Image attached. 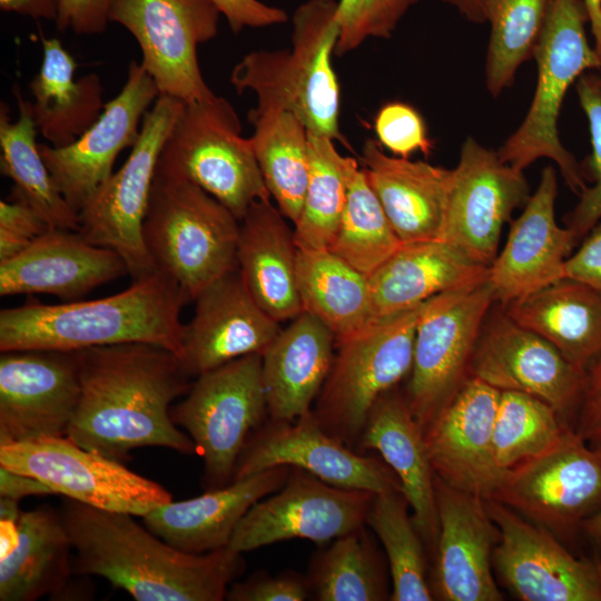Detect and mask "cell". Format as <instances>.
Instances as JSON below:
<instances>
[{
	"label": "cell",
	"instance_id": "cb8c5ba5",
	"mask_svg": "<svg viewBox=\"0 0 601 601\" xmlns=\"http://www.w3.org/2000/svg\"><path fill=\"white\" fill-rule=\"evenodd\" d=\"M184 325L180 361L189 377L267 349L280 331L249 293L239 269L205 287Z\"/></svg>",
	"mask_w": 601,
	"mask_h": 601
},
{
	"label": "cell",
	"instance_id": "7bdbcfd3",
	"mask_svg": "<svg viewBox=\"0 0 601 601\" xmlns=\"http://www.w3.org/2000/svg\"><path fill=\"white\" fill-rule=\"evenodd\" d=\"M308 148L309 177L294 237L298 249H327L346 203L349 157L338 152L334 140L309 131Z\"/></svg>",
	"mask_w": 601,
	"mask_h": 601
},
{
	"label": "cell",
	"instance_id": "30bf717a",
	"mask_svg": "<svg viewBox=\"0 0 601 601\" xmlns=\"http://www.w3.org/2000/svg\"><path fill=\"white\" fill-rule=\"evenodd\" d=\"M494 302L486 279L422 303L405 397L424 432L470 377L471 358Z\"/></svg>",
	"mask_w": 601,
	"mask_h": 601
},
{
	"label": "cell",
	"instance_id": "f35d334b",
	"mask_svg": "<svg viewBox=\"0 0 601 601\" xmlns=\"http://www.w3.org/2000/svg\"><path fill=\"white\" fill-rule=\"evenodd\" d=\"M306 577L312 597L318 601L391 599L388 563L366 525L316 551Z\"/></svg>",
	"mask_w": 601,
	"mask_h": 601
},
{
	"label": "cell",
	"instance_id": "f907efd6",
	"mask_svg": "<svg viewBox=\"0 0 601 601\" xmlns=\"http://www.w3.org/2000/svg\"><path fill=\"white\" fill-rule=\"evenodd\" d=\"M578 434L590 445L601 449V354L585 370L580 400Z\"/></svg>",
	"mask_w": 601,
	"mask_h": 601
},
{
	"label": "cell",
	"instance_id": "8d00e7d4",
	"mask_svg": "<svg viewBox=\"0 0 601 601\" xmlns=\"http://www.w3.org/2000/svg\"><path fill=\"white\" fill-rule=\"evenodd\" d=\"M297 289L303 312L323 322L336 344L372 322L368 276L328 249H298Z\"/></svg>",
	"mask_w": 601,
	"mask_h": 601
},
{
	"label": "cell",
	"instance_id": "44dd1931",
	"mask_svg": "<svg viewBox=\"0 0 601 601\" xmlns=\"http://www.w3.org/2000/svg\"><path fill=\"white\" fill-rule=\"evenodd\" d=\"M470 377L502 391L534 396L564 415L581 400L585 370L505 311L485 321L471 358Z\"/></svg>",
	"mask_w": 601,
	"mask_h": 601
},
{
	"label": "cell",
	"instance_id": "836d02e7",
	"mask_svg": "<svg viewBox=\"0 0 601 601\" xmlns=\"http://www.w3.org/2000/svg\"><path fill=\"white\" fill-rule=\"evenodd\" d=\"M505 313L587 370L601 354V295L569 277L505 305Z\"/></svg>",
	"mask_w": 601,
	"mask_h": 601
},
{
	"label": "cell",
	"instance_id": "ac0fdd59",
	"mask_svg": "<svg viewBox=\"0 0 601 601\" xmlns=\"http://www.w3.org/2000/svg\"><path fill=\"white\" fill-rule=\"evenodd\" d=\"M279 465L298 467L339 487L402 491L398 477L383 460L356 452L327 434L313 411L292 422L267 418L248 437L233 481Z\"/></svg>",
	"mask_w": 601,
	"mask_h": 601
},
{
	"label": "cell",
	"instance_id": "9a60e30c",
	"mask_svg": "<svg viewBox=\"0 0 601 601\" xmlns=\"http://www.w3.org/2000/svg\"><path fill=\"white\" fill-rule=\"evenodd\" d=\"M374 495L328 484L290 466L284 485L247 511L228 546L245 553L290 539L324 544L366 525Z\"/></svg>",
	"mask_w": 601,
	"mask_h": 601
},
{
	"label": "cell",
	"instance_id": "f6af8a7d",
	"mask_svg": "<svg viewBox=\"0 0 601 601\" xmlns=\"http://www.w3.org/2000/svg\"><path fill=\"white\" fill-rule=\"evenodd\" d=\"M580 106L588 119L591 155L582 170L592 181L579 195V201L566 218V227L578 238L585 236L601 219V76L584 72L574 83Z\"/></svg>",
	"mask_w": 601,
	"mask_h": 601
},
{
	"label": "cell",
	"instance_id": "9f6ffc18",
	"mask_svg": "<svg viewBox=\"0 0 601 601\" xmlns=\"http://www.w3.org/2000/svg\"><path fill=\"white\" fill-rule=\"evenodd\" d=\"M0 9L4 12L30 17L35 20L56 21L59 0H0Z\"/></svg>",
	"mask_w": 601,
	"mask_h": 601
},
{
	"label": "cell",
	"instance_id": "8fae6325",
	"mask_svg": "<svg viewBox=\"0 0 601 601\" xmlns=\"http://www.w3.org/2000/svg\"><path fill=\"white\" fill-rule=\"evenodd\" d=\"M183 106L169 96L157 98L125 164L79 211L78 231L89 243L116 250L134 282L157 272L142 224L161 148Z\"/></svg>",
	"mask_w": 601,
	"mask_h": 601
},
{
	"label": "cell",
	"instance_id": "7a4b0ae2",
	"mask_svg": "<svg viewBox=\"0 0 601 601\" xmlns=\"http://www.w3.org/2000/svg\"><path fill=\"white\" fill-rule=\"evenodd\" d=\"M59 511L76 551L73 572L102 577L137 601H223L246 569L229 546L187 553L128 513L69 497Z\"/></svg>",
	"mask_w": 601,
	"mask_h": 601
},
{
	"label": "cell",
	"instance_id": "11a10c76",
	"mask_svg": "<svg viewBox=\"0 0 601 601\" xmlns=\"http://www.w3.org/2000/svg\"><path fill=\"white\" fill-rule=\"evenodd\" d=\"M53 494L39 480L0 466V495L19 501L27 495Z\"/></svg>",
	"mask_w": 601,
	"mask_h": 601
},
{
	"label": "cell",
	"instance_id": "5b68a950",
	"mask_svg": "<svg viewBox=\"0 0 601 601\" xmlns=\"http://www.w3.org/2000/svg\"><path fill=\"white\" fill-rule=\"evenodd\" d=\"M142 236L157 270L171 278L188 302L238 268L239 220L189 181L155 176Z\"/></svg>",
	"mask_w": 601,
	"mask_h": 601
},
{
	"label": "cell",
	"instance_id": "db71d44e",
	"mask_svg": "<svg viewBox=\"0 0 601 601\" xmlns=\"http://www.w3.org/2000/svg\"><path fill=\"white\" fill-rule=\"evenodd\" d=\"M51 228L28 205L14 200L0 201V235L31 244Z\"/></svg>",
	"mask_w": 601,
	"mask_h": 601
},
{
	"label": "cell",
	"instance_id": "816d5d0a",
	"mask_svg": "<svg viewBox=\"0 0 601 601\" xmlns=\"http://www.w3.org/2000/svg\"><path fill=\"white\" fill-rule=\"evenodd\" d=\"M234 33L245 28H265L287 21L285 10L259 0H213Z\"/></svg>",
	"mask_w": 601,
	"mask_h": 601
},
{
	"label": "cell",
	"instance_id": "74e56055",
	"mask_svg": "<svg viewBox=\"0 0 601 601\" xmlns=\"http://www.w3.org/2000/svg\"><path fill=\"white\" fill-rule=\"evenodd\" d=\"M249 138L270 198L295 224L300 215L309 177L308 130L292 112L250 110Z\"/></svg>",
	"mask_w": 601,
	"mask_h": 601
},
{
	"label": "cell",
	"instance_id": "d6986e66",
	"mask_svg": "<svg viewBox=\"0 0 601 601\" xmlns=\"http://www.w3.org/2000/svg\"><path fill=\"white\" fill-rule=\"evenodd\" d=\"M80 395L76 351L1 352L0 445L67 436Z\"/></svg>",
	"mask_w": 601,
	"mask_h": 601
},
{
	"label": "cell",
	"instance_id": "ba28073f",
	"mask_svg": "<svg viewBox=\"0 0 601 601\" xmlns=\"http://www.w3.org/2000/svg\"><path fill=\"white\" fill-rule=\"evenodd\" d=\"M421 305L373 321L336 344L312 411L327 434L356 452L375 402L411 372Z\"/></svg>",
	"mask_w": 601,
	"mask_h": 601
},
{
	"label": "cell",
	"instance_id": "ee69618b",
	"mask_svg": "<svg viewBox=\"0 0 601 601\" xmlns=\"http://www.w3.org/2000/svg\"><path fill=\"white\" fill-rule=\"evenodd\" d=\"M548 403L525 393L500 392L493 454L502 471L551 447L568 427Z\"/></svg>",
	"mask_w": 601,
	"mask_h": 601
},
{
	"label": "cell",
	"instance_id": "4dcf8cb0",
	"mask_svg": "<svg viewBox=\"0 0 601 601\" xmlns=\"http://www.w3.org/2000/svg\"><path fill=\"white\" fill-rule=\"evenodd\" d=\"M335 336L303 312L280 329L262 355L268 418L295 421L312 411L333 364Z\"/></svg>",
	"mask_w": 601,
	"mask_h": 601
},
{
	"label": "cell",
	"instance_id": "603a6c76",
	"mask_svg": "<svg viewBox=\"0 0 601 601\" xmlns=\"http://www.w3.org/2000/svg\"><path fill=\"white\" fill-rule=\"evenodd\" d=\"M500 391L469 377L424 432L435 474L447 485L491 499L506 471L493 454Z\"/></svg>",
	"mask_w": 601,
	"mask_h": 601
},
{
	"label": "cell",
	"instance_id": "681fc988",
	"mask_svg": "<svg viewBox=\"0 0 601 601\" xmlns=\"http://www.w3.org/2000/svg\"><path fill=\"white\" fill-rule=\"evenodd\" d=\"M112 0H59L56 27L80 36L104 33L109 21Z\"/></svg>",
	"mask_w": 601,
	"mask_h": 601
},
{
	"label": "cell",
	"instance_id": "d590c367",
	"mask_svg": "<svg viewBox=\"0 0 601 601\" xmlns=\"http://www.w3.org/2000/svg\"><path fill=\"white\" fill-rule=\"evenodd\" d=\"M13 95L19 110L14 121L8 105H0V169L13 181L10 200L31 207L51 229L78 231L79 214L58 190L36 142L32 102L16 86Z\"/></svg>",
	"mask_w": 601,
	"mask_h": 601
},
{
	"label": "cell",
	"instance_id": "91938a15",
	"mask_svg": "<svg viewBox=\"0 0 601 601\" xmlns=\"http://www.w3.org/2000/svg\"><path fill=\"white\" fill-rule=\"evenodd\" d=\"M585 533L594 544L601 563V509L582 523Z\"/></svg>",
	"mask_w": 601,
	"mask_h": 601
},
{
	"label": "cell",
	"instance_id": "7402d4cb",
	"mask_svg": "<svg viewBox=\"0 0 601 601\" xmlns=\"http://www.w3.org/2000/svg\"><path fill=\"white\" fill-rule=\"evenodd\" d=\"M439 538L430 570L434 599L501 601L492 555L500 531L481 496L456 490L435 474Z\"/></svg>",
	"mask_w": 601,
	"mask_h": 601
},
{
	"label": "cell",
	"instance_id": "52a82bcc",
	"mask_svg": "<svg viewBox=\"0 0 601 601\" xmlns=\"http://www.w3.org/2000/svg\"><path fill=\"white\" fill-rule=\"evenodd\" d=\"M223 97L184 104L161 148L156 175L204 189L240 220L257 200L270 199L249 138Z\"/></svg>",
	"mask_w": 601,
	"mask_h": 601
},
{
	"label": "cell",
	"instance_id": "4fadbf2b",
	"mask_svg": "<svg viewBox=\"0 0 601 601\" xmlns=\"http://www.w3.org/2000/svg\"><path fill=\"white\" fill-rule=\"evenodd\" d=\"M0 466L32 476L53 493L97 509L144 516L173 501L157 482L67 436L0 445Z\"/></svg>",
	"mask_w": 601,
	"mask_h": 601
},
{
	"label": "cell",
	"instance_id": "bcb514c9",
	"mask_svg": "<svg viewBox=\"0 0 601 601\" xmlns=\"http://www.w3.org/2000/svg\"><path fill=\"white\" fill-rule=\"evenodd\" d=\"M418 0H338L336 56L356 50L368 38L390 39Z\"/></svg>",
	"mask_w": 601,
	"mask_h": 601
},
{
	"label": "cell",
	"instance_id": "ffe728a7",
	"mask_svg": "<svg viewBox=\"0 0 601 601\" xmlns=\"http://www.w3.org/2000/svg\"><path fill=\"white\" fill-rule=\"evenodd\" d=\"M159 90L140 62L128 66L126 82L96 120L72 144L39 145L40 155L61 195L79 214L112 175L118 155L136 144L142 120Z\"/></svg>",
	"mask_w": 601,
	"mask_h": 601
},
{
	"label": "cell",
	"instance_id": "6f0895ef",
	"mask_svg": "<svg viewBox=\"0 0 601 601\" xmlns=\"http://www.w3.org/2000/svg\"><path fill=\"white\" fill-rule=\"evenodd\" d=\"M457 10L467 21L473 23H484L485 17L480 0H441Z\"/></svg>",
	"mask_w": 601,
	"mask_h": 601
},
{
	"label": "cell",
	"instance_id": "8992f818",
	"mask_svg": "<svg viewBox=\"0 0 601 601\" xmlns=\"http://www.w3.org/2000/svg\"><path fill=\"white\" fill-rule=\"evenodd\" d=\"M583 0H553L533 58L538 80L530 108L518 129L497 150L500 158L524 171L540 158L558 165L566 186L577 195L587 187L582 166L562 145L558 120L569 88L601 60L590 45Z\"/></svg>",
	"mask_w": 601,
	"mask_h": 601
},
{
	"label": "cell",
	"instance_id": "277c9868",
	"mask_svg": "<svg viewBox=\"0 0 601 601\" xmlns=\"http://www.w3.org/2000/svg\"><path fill=\"white\" fill-rule=\"evenodd\" d=\"M338 1L308 0L293 14L290 50H255L235 65L229 81L257 96L256 111L294 114L312 134L346 144L339 131V87L332 56L339 35Z\"/></svg>",
	"mask_w": 601,
	"mask_h": 601
},
{
	"label": "cell",
	"instance_id": "60d3db41",
	"mask_svg": "<svg viewBox=\"0 0 601 601\" xmlns=\"http://www.w3.org/2000/svg\"><path fill=\"white\" fill-rule=\"evenodd\" d=\"M344 211L328 250L370 276L402 245L365 171L349 157Z\"/></svg>",
	"mask_w": 601,
	"mask_h": 601
},
{
	"label": "cell",
	"instance_id": "3957f363",
	"mask_svg": "<svg viewBox=\"0 0 601 601\" xmlns=\"http://www.w3.org/2000/svg\"><path fill=\"white\" fill-rule=\"evenodd\" d=\"M188 299L157 270L112 296L48 305L35 298L0 312V351L52 349L146 343L181 353L179 321Z\"/></svg>",
	"mask_w": 601,
	"mask_h": 601
},
{
	"label": "cell",
	"instance_id": "f5cc1de1",
	"mask_svg": "<svg viewBox=\"0 0 601 601\" xmlns=\"http://www.w3.org/2000/svg\"><path fill=\"white\" fill-rule=\"evenodd\" d=\"M565 277L580 280L601 295V224L587 235L565 262Z\"/></svg>",
	"mask_w": 601,
	"mask_h": 601
},
{
	"label": "cell",
	"instance_id": "d6a6232c",
	"mask_svg": "<svg viewBox=\"0 0 601 601\" xmlns=\"http://www.w3.org/2000/svg\"><path fill=\"white\" fill-rule=\"evenodd\" d=\"M297 253L294 229L279 209L270 199L255 201L239 220L238 269L254 299L278 323L303 313Z\"/></svg>",
	"mask_w": 601,
	"mask_h": 601
},
{
	"label": "cell",
	"instance_id": "b9f144b4",
	"mask_svg": "<svg viewBox=\"0 0 601 601\" xmlns=\"http://www.w3.org/2000/svg\"><path fill=\"white\" fill-rule=\"evenodd\" d=\"M553 0H480L491 32L485 86L497 98L510 88L520 66L533 57Z\"/></svg>",
	"mask_w": 601,
	"mask_h": 601
},
{
	"label": "cell",
	"instance_id": "484cf974",
	"mask_svg": "<svg viewBox=\"0 0 601 601\" xmlns=\"http://www.w3.org/2000/svg\"><path fill=\"white\" fill-rule=\"evenodd\" d=\"M125 274L116 250L89 243L77 230L50 229L0 263V295L50 294L73 302Z\"/></svg>",
	"mask_w": 601,
	"mask_h": 601
},
{
	"label": "cell",
	"instance_id": "c3c4849f",
	"mask_svg": "<svg viewBox=\"0 0 601 601\" xmlns=\"http://www.w3.org/2000/svg\"><path fill=\"white\" fill-rule=\"evenodd\" d=\"M312 598L306 575L287 570L277 574L258 571L228 588L229 601H304Z\"/></svg>",
	"mask_w": 601,
	"mask_h": 601
},
{
	"label": "cell",
	"instance_id": "9c48e42d",
	"mask_svg": "<svg viewBox=\"0 0 601 601\" xmlns=\"http://www.w3.org/2000/svg\"><path fill=\"white\" fill-rule=\"evenodd\" d=\"M170 415L203 457L204 489L228 485L248 437L268 418L262 355H245L200 374Z\"/></svg>",
	"mask_w": 601,
	"mask_h": 601
},
{
	"label": "cell",
	"instance_id": "e575fe53",
	"mask_svg": "<svg viewBox=\"0 0 601 601\" xmlns=\"http://www.w3.org/2000/svg\"><path fill=\"white\" fill-rule=\"evenodd\" d=\"M42 62L29 82L32 114L39 134L50 146L72 144L101 115L104 88L96 73L75 80L77 62L57 38H42Z\"/></svg>",
	"mask_w": 601,
	"mask_h": 601
},
{
	"label": "cell",
	"instance_id": "2e32d148",
	"mask_svg": "<svg viewBox=\"0 0 601 601\" xmlns=\"http://www.w3.org/2000/svg\"><path fill=\"white\" fill-rule=\"evenodd\" d=\"M530 196L524 171L504 162L497 151L470 136L463 141L457 165L452 169L439 239L490 266L499 253L504 224Z\"/></svg>",
	"mask_w": 601,
	"mask_h": 601
},
{
	"label": "cell",
	"instance_id": "7dc6e473",
	"mask_svg": "<svg viewBox=\"0 0 601 601\" xmlns=\"http://www.w3.org/2000/svg\"><path fill=\"white\" fill-rule=\"evenodd\" d=\"M374 131L380 145L396 157L410 158L417 151L428 156L434 148L423 117L406 102L383 105L374 118Z\"/></svg>",
	"mask_w": 601,
	"mask_h": 601
},
{
	"label": "cell",
	"instance_id": "83f0119b",
	"mask_svg": "<svg viewBox=\"0 0 601 601\" xmlns=\"http://www.w3.org/2000/svg\"><path fill=\"white\" fill-rule=\"evenodd\" d=\"M289 473L290 466H274L199 496L170 501L144 515V525L187 553L201 554L226 548L247 511L279 490Z\"/></svg>",
	"mask_w": 601,
	"mask_h": 601
},
{
	"label": "cell",
	"instance_id": "e0dca14e",
	"mask_svg": "<svg viewBox=\"0 0 601 601\" xmlns=\"http://www.w3.org/2000/svg\"><path fill=\"white\" fill-rule=\"evenodd\" d=\"M500 531L492 563L501 582L522 601H601V563L574 558L550 530L486 499Z\"/></svg>",
	"mask_w": 601,
	"mask_h": 601
},
{
	"label": "cell",
	"instance_id": "f1b7e54d",
	"mask_svg": "<svg viewBox=\"0 0 601 601\" xmlns=\"http://www.w3.org/2000/svg\"><path fill=\"white\" fill-rule=\"evenodd\" d=\"M0 600L35 601L61 592L72 570L60 511L37 506L1 514Z\"/></svg>",
	"mask_w": 601,
	"mask_h": 601
},
{
	"label": "cell",
	"instance_id": "680465c9",
	"mask_svg": "<svg viewBox=\"0 0 601 601\" xmlns=\"http://www.w3.org/2000/svg\"><path fill=\"white\" fill-rule=\"evenodd\" d=\"M588 16L591 33L593 36V48L601 60V0H583Z\"/></svg>",
	"mask_w": 601,
	"mask_h": 601
},
{
	"label": "cell",
	"instance_id": "ab89813d",
	"mask_svg": "<svg viewBox=\"0 0 601 601\" xmlns=\"http://www.w3.org/2000/svg\"><path fill=\"white\" fill-rule=\"evenodd\" d=\"M402 491L375 493L366 525L377 535L391 575V601L434 600L427 551Z\"/></svg>",
	"mask_w": 601,
	"mask_h": 601
},
{
	"label": "cell",
	"instance_id": "1f68e13d",
	"mask_svg": "<svg viewBox=\"0 0 601 601\" xmlns=\"http://www.w3.org/2000/svg\"><path fill=\"white\" fill-rule=\"evenodd\" d=\"M489 266L440 240L402 244L370 276L372 322L416 307L447 290L482 283Z\"/></svg>",
	"mask_w": 601,
	"mask_h": 601
},
{
	"label": "cell",
	"instance_id": "f546056e",
	"mask_svg": "<svg viewBox=\"0 0 601 601\" xmlns=\"http://www.w3.org/2000/svg\"><path fill=\"white\" fill-rule=\"evenodd\" d=\"M361 160L370 186L402 244L439 239L452 169L387 155L367 139Z\"/></svg>",
	"mask_w": 601,
	"mask_h": 601
},
{
	"label": "cell",
	"instance_id": "d4e9b609",
	"mask_svg": "<svg viewBox=\"0 0 601 601\" xmlns=\"http://www.w3.org/2000/svg\"><path fill=\"white\" fill-rule=\"evenodd\" d=\"M556 196V171L546 166L522 213L511 221L504 247L489 266L487 280L495 302L503 306L565 277V262L578 237L558 225Z\"/></svg>",
	"mask_w": 601,
	"mask_h": 601
},
{
	"label": "cell",
	"instance_id": "4316f807",
	"mask_svg": "<svg viewBox=\"0 0 601 601\" xmlns=\"http://www.w3.org/2000/svg\"><path fill=\"white\" fill-rule=\"evenodd\" d=\"M376 451L400 480L414 524L433 560L439 516L433 470L424 431L410 411L405 394L396 387L373 405L357 452Z\"/></svg>",
	"mask_w": 601,
	"mask_h": 601
},
{
	"label": "cell",
	"instance_id": "6da1fadb",
	"mask_svg": "<svg viewBox=\"0 0 601 601\" xmlns=\"http://www.w3.org/2000/svg\"><path fill=\"white\" fill-rule=\"evenodd\" d=\"M76 354L81 395L68 439L121 463L129 460L132 450L146 446L196 453L190 436L170 415L173 401L191 386L174 352L125 343Z\"/></svg>",
	"mask_w": 601,
	"mask_h": 601
},
{
	"label": "cell",
	"instance_id": "7c38bea8",
	"mask_svg": "<svg viewBox=\"0 0 601 601\" xmlns=\"http://www.w3.org/2000/svg\"><path fill=\"white\" fill-rule=\"evenodd\" d=\"M213 0H112L109 21L128 30L159 93L184 104L216 95L203 78L197 48L218 33Z\"/></svg>",
	"mask_w": 601,
	"mask_h": 601
},
{
	"label": "cell",
	"instance_id": "5bb4252c",
	"mask_svg": "<svg viewBox=\"0 0 601 601\" xmlns=\"http://www.w3.org/2000/svg\"><path fill=\"white\" fill-rule=\"evenodd\" d=\"M552 533L601 509V449L566 427L544 452L509 469L491 497Z\"/></svg>",
	"mask_w": 601,
	"mask_h": 601
}]
</instances>
